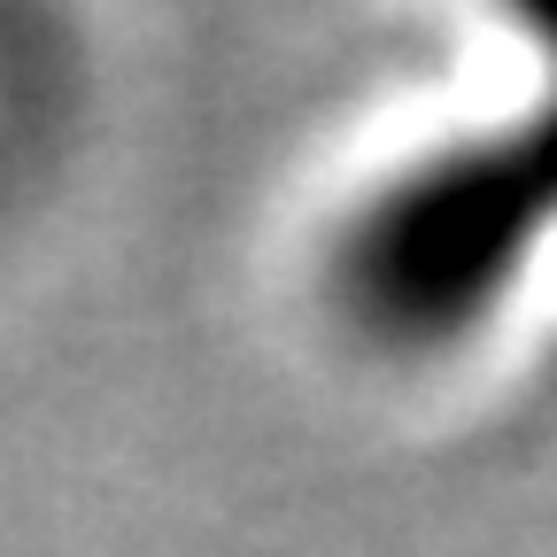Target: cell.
<instances>
[{
  "mask_svg": "<svg viewBox=\"0 0 557 557\" xmlns=\"http://www.w3.org/2000/svg\"><path fill=\"white\" fill-rule=\"evenodd\" d=\"M557 248V86L442 124L348 178L310 233V318L372 372H442L496 341Z\"/></svg>",
  "mask_w": 557,
  "mask_h": 557,
  "instance_id": "obj_1",
  "label": "cell"
}]
</instances>
